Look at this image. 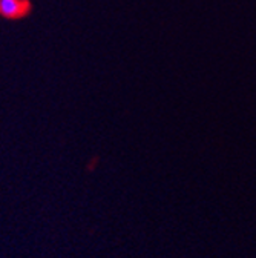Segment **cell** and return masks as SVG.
Here are the masks:
<instances>
[{
  "label": "cell",
  "instance_id": "1",
  "mask_svg": "<svg viewBox=\"0 0 256 258\" xmlns=\"http://www.w3.org/2000/svg\"><path fill=\"white\" fill-rule=\"evenodd\" d=\"M31 11L29 0H0V17L10 20L22 19Z\"/></svg>",
  "mask_w": 256,
  "mask_h": 258
}]
</instances>
